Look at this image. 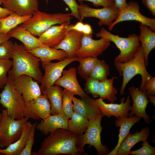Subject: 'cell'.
I'll use <instances>...</instances> for the list:
<instances>
[{
	"label": "cell",
	"mask_w": 155,
	"mask_h": 155,
	"mask_svg": "<svg viewBox=\"0 0 155 155\" xmlns=\"http://www.w3.org/2000/svg\"><path fill=\"white\" fill-rule=\"evenodd\" d=\"M42 92L49 100L51 104V114L61 113L63 90L60 86L55 85L50 87Z\"/></svg>",
	"instance_id": "83f0119b"
},
{
	"label": "cell",
	"mask_w": 155,
	"mask_h": 155,
	"mask_svg": "<svg viewBox=\"0 0 155 155\" xmlns=\"http://www.w3.org/2000/svg\"><path fill=\"white\" fill-rule=\"evenodd\" d=\"M13 65L12 60H0V88L4 87L8 79L7 73Z\"/></svg>",
	"instance_id": "d590c367"
},
{
	"label": "cell",
	"mask_w": 155,
	"mask_h": 155,
	"mask_svg": "<svg viewBox=\"0 0 155 155\" xmlns=\"http://www.w3.org/2000/svg\"><path fill=\"white\" fill-rule=\"evenodd\" d=\"M84 35L82 32L74 30H69L64 39L54 49L64 50L67 54L68 58L76 57L75 53L81 47Z\"/></svg>",
	"instance_id": "ffe728a7"
},
{
	"label": "cell",
	"mask_w": 155,
	"mask_h": 155,
	"mask_svg": "<svg viewBox=\"0 0 155 155\" xmlns=\"http://www.w3.org/2000/svg\"><path fill=\"white\" fill-rule=\"evenodd\" d=\"M69 119L62 113L50 114L40 122L37 123L36 128L44 135L50 134L59 128L67 130Z\"/></svg>",
	"instance_id": "44dd1931"
},
{
	"label": "cell",
	"mask_w": 155,
	"mask_h": 155,
	"mask_svg": "<svg viewBox=\"0 0 155 155\" xmlns=\"http://www.w3.org/2000/svg\"><path fill=\"white\" fill-rule=\"evenodd\" d=\"M78 11L82 21L86 18H95L99 20V25L109 26L117 18L120 10L115 7L94 8L82 3L79 5Z\"/></svg>",
	"instance_id": "9c48e42d"
},
{
	"label": "cell",
	"mask_w": 155,
	"mask_h": 155,
	"mask_svg": "<svg viewBox=\"0 0 155 155\" xmlns=\"http://www.w3.org/2000/svg\"><path fill=\"white\" fill-rule=\"evenodd\" d=\"M140 6L136 2L131 1L127 3L126 7L119 11L117 18L108 26L111 30L117 24L123 21H135L148 26L153 31H155V19L146 17L140 12Z\"/></svg>",
	"instance_id": "30bf717a"
},
{
	"label": "cell",
	"mask_w": 155,
	"mask_h": 155,
	"mask_svg": "<svg viewBox=\"0 0 155 155\" xmlns=\"http://www.w3.org/2000/svg\"><path fill=\"white\" fill-rule=\"evenodd\" d=\"M46 2L48 0H45ZM70 9L71 12L70 14L72 16L78 19L79 21H82L78 11V4L76 0H63Z\"/></svg>",
	"instance_id": "b9f144b4"
},
{
	"label": "cell",
	"mask_w": 155,
	"mask_h": 155,
	"mask_svg": "<svg viewBox=\"0 0 155 155\" xmlns=\"http://www.w3.org/2000/svg\"><path fill=\"white\" fill-rule=\"evenodd\" d=\"M3 7L20 16L32 15L38 9V0H5Z\"/></svg>",
	"instance_id": "7402d4cb"
},
{
	"label": "cell",
	"mask_w": 155,
	"mask_h": 155,
	"mask_svg": "<svg viewBox=\"0 0 155 155\" xmlns=\"http://www.w3.org/2000/svg\"><path fill=\"white\" fill-rule=\"evenodd\" d=\"M81 99L73 97V112L87 118L90 121L94 119L100 113V110L94 101L90 96L81 98Z\"/></svg>",
	"instance_id": "d6986e66"
},
{
	"label": "cell",
	"mask_w": 155,
	"mask_h": 155,
	"mask_svg": "<svg viewBox=\"0 0 155 155\" xmlns=\"http://www.w3.org/2000/svg\"><path fill=\"white\" fill-rule=\"evenodd\" d=\"M32 124L28 120L24 123L19 138L4 149L0 148V154L20 155L26 144Z\"/></svg>",
	"instance_id": "f1b7e54d"
},
{
	"label": "cell",
	"mask_w": 155,
	"mask_h": 155,
	"mask_svg": "<svg viewBox=\"0 0 155 155\" xmlns=\"http://www.w3.org/2000/svg\"><path fill=\"white\" fill-rule=\"evenodd\" d=\"M28 52L38 58L41 62L54 60L60 61L67 56V53L63 50L55 49L43 44Z\"/></svg>",
	"instance_id": "4316f807"
},
{
	"label": "cell",
	"mask_w": 155,
	"mask_h": 155,
	"mask_svg": "<svg viewBox=\"0 0 155 155\" xmlns=\"http://www.w3.org/2000/svg\"><path fill=\"white\" fill-rule=\"evenodd\" d=\"M128 89L133 102L131 111L129 113L128 116L132 117L135 114L136 116L143 118L146 123H150L152 121L146 112L149 101L145 92L134 86L129 87Z\"/></svg>",
	"instance_id": "2e32d148"
},
{
	"label": "cell",
	"mask_w": 155,
	"mask_h": 155,
	"mask_svg": "<svg viewBox=\"0 0 155 155\" xmlns=\"http://www.w3.org/2000/svg\"><path fill=\"white\" fill-rule=\"evenodd\" d=\"M147 97L149 99L154 97L155 94V78L152 77L146 82L144 92Z\"/></svg>",
	"instance_id": "60d3db41"
},
{
	"label": "cell",
	"mask_w": 155,
	"mask_h": 155,
	"mask_svg": "<svg viewBox=\"0 0 155 155\" xmlns=\"http://www.w3.org/2000/svg\"><path fill=\"white\" fill-rule=\"evenodd\" d=\"M32 16V15L20 16L12 13L5 17L0 18V33H8L18 25L27 20Z\"/></svg>",
	"instance_id": "f546056e"
},
{
	"label": "cell",
	"mask_w": 155,
	"mask_h": 155,
	"mask_svg": "<svg viewBox=\"0 0 155 155\" xmlns=\"http://www.w3.org/2000/svg\"><path fill=\"white\" fill-rule=\"evenodd\" d=\"M76 74V69L74 67L63 70L62 75L55 81L54 84L63 87L81 98L89 96L81 87L78 81Z\"/></svg>",
	"instance_id": "e0dca14e"
},
{
	"label": "cell",
	"mask_w": 155,
	"mask_h": 155,
	"mask_svg": "<svg viewBox=\"0 0 155 155\" xmlns=\"http://www.w3.org/2000/svg\"><path fill=\"white\" fill-rule=\"evenodd\" d=\"M1 22H0V28H1Z\"/></svg>",
	"instance_id": "f5cc1de1"
},
{
	"label": "cell",
	"mask_w": 155,
	"mask_h": 155,
	"mask_svg": "<svg viewBox=\"0 0 155 155\" xmlns=\"http://www.w3.org/2000/svg\"><path fill=\"white\" fill-rule=\"evenodd\" d=\"M125 99V97L122 98L119 104L113 103H106L100 98L94 99V101L103 116H106L110 117L115 116L118 118L121 117H128L129 112L132 110V106L130 104L129 95L128 94L126 101L124 102Z\"/></svg>",
	"instance_id": "9a60e30c"
},
{
	"label": "cell",
	"mask_w": 155,
	"mask_h": 155,
	"mask_svg": "<svg viewBox=\"0 0 155 155\" xmlns=\"http://www.w3.org/2000/svg\"><path fill=\"white\" fill-rule=\"evenodd\" d=\"M115 77L100 82L98 93L100 98L107 100L111 103L117 100L116 96L117 91L113 86Z\"/></svg>",
	"instance_id": "1f68e13d"
},
{
	"label": "cell",
	"mask_w": 155,
	"mask_h": 155,
	"mask_svg": "<svg viewBox=\"0 0 155 155\" xmlns=\"http://www.w3.org/2000/svg\"><path fill=\"white\" fill-rule=\"evenodd\" d=\"M80 3L84 1L91 2L92 4L96 7L102 6L103 7H115L114 0H78Z\"/></svg>",
	"instance_id": "7bdbcfd3"
},
{
	"label": "cell",
	"mask_w": 155,
	"mask_h": 155,
	"mask_svg": "<svg viewBox=\"0 0 155 155\" xmlns=\"http://www.w3.org/2000/svg\"><path fill=\"white\" fill-rule=\"evenodd\" d=\"M1 119L0 125V147H7L18 140L22 133L25 122L28 119L24 117L20 120L9 117L7 109H2Z\"/></svg>",
	"instance_id": "52a82bcc"
},
{
	"label": "cell",
	"mask_w": 155,
	"mask_h": 155,
	"mask_svg": "<svg viewBox=\"0 0 155 155\" xmlns=\"http://www.w3.org/2000/svg\"><path fill=\"white\" fill-rule=\"evenodd\" d=\"M92 35L84 34L81 46L75 53L79 58L85 57H97L102 54L110 46L111 42L103 38L94 40Z\"/></svg>",
	"instance_id": "7c38bea8"
},
{
	"label": "cell",
	"mask_w": 155,
	"mask_h": 155,
	"mask_svg": "<svg viewBox=\"0 0 155 155\" xmlns=\"http://www.w3.org/2000/svg\"><path fill=\"white\" fill-rule=\"evenodd\" d=\"M96 36L115 44L120 51L115 59L114 61L118 62H125L132 59L141 45L138 36L135 34H130L127 37H123L112 34L102 27Z\"/></svg>",
	"instance_id": "5b68a950"
},
{
	"label": "cell",
	"mask_w": 155,
	"mask_h": 155,
	"mask_svg": "<svg viewBox=\"0 0 155 155\" xmlns=\"http://www.w3.org/2000/svg\"></svg>",
	"instance_id": "11a10c76"
},
{
	"label": "cell",
	"mask_w": 155,
	"mask_h": 155,
	"mask_svg": "<svg viewBox=\"0 0 155 155\" xmlns=\"http://www.w3.org/2000/svg\"><path fill=\"white\" fill-rule=\"evenodd\" d=\"M2 114L1 113H0V125L1 124V119Z\"/></svg>",
	"instance_id": "816d5d0a"
},
{
	"label": "cell",
	"mask_w": 155,
	"mask_h": 155,
	"mask_svg": "<svg viewBox=\"0 0 155 155\" xmlns=\"http://www.w3.org/2000/svg\"><path fill=\"white\" fill-rule=\"evenodd\" d=\"M84 24L82 21H79L75 25L70 24L68 27V31L74 30L82 33Z\"/></svg>",
	"instance_id": "f6af8a7d"
},
{
	"label": "cell",
	"mask_w": 155,
	"mask_h": 155,
	"mask_svg": "<svg viewBox=\"0 0 155 155\" xmlns=\"http://www.w3.org/2000/svg\"><path fill=\"white\" fill-rule=\"evenodd\" d=\"M72 16L70 13H47L38 9L20 26L29 31L35 36H39L53 25L70 23Z\"/></svg>",
	"instance_id": "277c9868"
},
{
	"label": "cell",
	"mask_w": 155,
	"mask_h": 155,
	"mask_svg": "<svg viewBox=\"0 0 155 155\" xmlns=\"http://www.w3.org/2000/svg\"><path fill=\"white\" fill-rule=\"evenodd\" d=\"M82 33L85 35H92L93 30L90 25L87 23L84 24Z\"/></svg>",
	"instance_id": "7dc6e473"
},
{
	"label": "cell",
	"mask_w": 155,
	"mask_h": 155,
	"mask_svg": "<svg viewBox=\"0 0 155 155\" xmlns=\"http://www.w3.org/2000/svg\"><path fill=\"white\" fill-rule=\"evenodd\" d=\"M78 57H66L56 63L50 62H41L44 73L40 82V88L42 92L54 84L55 81L62 75L65 67L72 62L77 61Z\"/></svg>",
	"instance_id": "8fae6325"
},
{
	"label": "cell",
	"mask_w": 155,
	"mask_h": 155,
	"mask_svg": "<svg viewBox=\"0 0 155 155\" xmlns=\"http://www.w3.org/2000/svg\"><path fill=\"white\" fill-rule=\"evenodd\" d=\"M13 44L12 41L8 40L0 44V60L12 58Z\"/></svg>",
	"instance_id": "f35d334b"
},
{
	"label": "cell",
	"mask_w": 155,
	"mask_h": 155,
	"mask_svg": "<svg viewBox=\"0 0 155 155\" xmlns=\"http://www.w3.org/2000/svg\"><path fill=\"white\" fill-rule=\"evenodd\" d=\"M1 133H0V138H1Z\"/></svg>",
	"instance_id": "db71d44e"
},
{
	"label": "cell",
	"mask_w": 155,
	"mask_h": 155,
	"mask_svg": "<svg viewBox=\"0 0 155 155\" xmlns=\"http://www.w3.org/2000/svg\"><path fill=\"white\" fill-rule=\"evenodd\" d=\"M110 74L109 65L103 60H99L93 69L90 77L99 82L108 79Z\"/></svg>",
	"instance_id": "836d02e7"
},
{
	"label": "cell",
	"mask_w": 155,
	"mask_h": 155,
	"mask_svg": "<svg viewBox=\"0 0 155 155\" xmlns=\"http://www.w3.org/2000/svg\"><path fill=\"white\" fill-rule=\"evenodd\" d=\"M103 116L101 113L94 119L90 121L85 133L78 136L76 142L78 148L84 149L86 144H88L95 148L98 155H107L110 152L108 148L102 144L101 140L102 129L101 122Z\"/></svg>",
	"instance_id": "ba28073f"
},
{
	"label": "cell",
	"mask_w": 155,
	"mask_h": 155,
	"mask_svg": "<svg viewBox=\"0 0 155 155\" xmlns=\"http://www.w3.org/2000/svg\"><path fill=\"white\" fill-rule=\"evenodd\" d=\"M8 33L11 38H15L21 41L28 51H31L42 45L38 38L20 26L12 29Z\"/></svg>",
	"instance_id": "603a6c76"
},
{
	"label": "cell",
	"mask_w": 155,
	"mask_h": 155,
	"mask_svg": "<svg viewBox=\"0 0 155 155\" xmlns=\"http://www.w3.org/2000/svg\"><path fill=\"white\" fill-rule=\"evenodd\" d=\"M143 4L154 16H155V0H142Z\"/></svg>",
	"instance_id": "ee69618b"
},
{
	"label": "cell",
	"mask_w": 155,
	"mask_h": 155,
	"mask_svg": "<svg viewBox=\"0 0 155 155\" xmlns=\"http://www.w3.org/2000/svg\"><path fill=\"white\" fill-rule=\"evenodd\" d=\"M99 59L97 57H78L79 65L77 67L78 73L85 80L90 77L95 66Z\"/></svg>",
	"instance_id": "d6a6232c"
},
{
	"label": "cell",
	"mask_w": 155,
	"mask_h": 155,
	"mask_svg": "<svg viewBox=\"0 0 155 155\" xmlns=\"http://www.w3.org/2000/svg\"><path fill=\"white\" fill-rule=\"evenodd\" d=\"M11 38L8 32L0 33V44L9 40Z\"/></svg>",
	"instance_id": "681fc988"
},
{
	"label": "cell",
	"mask_w": 155,
	"mask_h": 155,
	"mask_svg": "<svg viewBox=\"0 0 155 155\" xmlns=\"http://www.w3.org/2000/svg\"><path fill=\"white\" fill-rule=\"evenodd\" d=\"M78 136L67 129H57L44 140L36 155L81 154L84 151L77 146Z\"/></svg>",
	"instance_id": "6da1fadb"
},
{
	"label": "cell",
	"mask_w": 155,
	"mask_h": 155,
	"mask_svg": "<svg viewBox=\"0 0 155 155\" xmlns=\"http://www.w3.org/2000/svg\"><path fill=\"white\" fill-rule=\"evenodd\" d=\"M84 90L87 94L92 95L94 98L99 96L98 91L100 82L89 77L86 80Z\"/></svg>",
	"instance_id": "74e56055"
},
{
	"label": "cell",
	"mask_w": 155,
	"mask_h": 155,
	"mask_svg": "<svg viewBox=\"0 0 155 155\" xmlns=\"http://www.w3.org/2000/svg\"><path fill=\"white\" fill-rule=\"evenodd\" d=\"M5 0H0V5L2 4Z\"/></svg>",
	"instance_id": "f907efd6"
},
{
	"label": "cell",
	"mask_w": 155,
	"mask_h": 155,
	"mask_svg": "<svg viewBox=\"0 0 155 155\" xmlns=\"http://www.w3.org/2000/svg\"><path fill=\"white\" fill-rule=\"evenodd\" d=\"M36 123L32 124L25 147L20 155H31L32 150L34 142V135Z\"/></svg>",
	"instance_id": "8d00e7d4"
},
{
	"label": "cell",
	"mask_w": 155,
	"mask_h": 155,
	"mask_svg": "<svg viewBox=\"0 0 155 155\" xmlns=\"http://www.w3.org/2000/svg\"><path fill=\"white\" fill-rule=\"evenodd\" d=\"M142 147L137 150L130 151L129 154L136 155H154L155 148L151 146L146 140L143 141Z\"/></svg>",
	"instance_id": "ab89813d"
},
{
	"label": "cell",
	"mask_w": 155,
	"mask_h": 155,
	"mask_svg": "<svg viewBox=\"0 0 155 155\" xmlns=\"http://www.w3.org/2000/svg\"><path fill=\"white\" fill-rule=\"evenodd\" d=\"M140 33L138 38L141 43L146 66L149 64L148 55L155 47V33L145 25L140 24L139 26Z\"/></svg>",
	"instance_id": "484cf974"
},
{
	"label": "cell",
	"mask_w": 155,
	"mask_h": 155,
	"mask_svg": "<svg viewBox=\"0 0 155 155\" xmlns=\"http://www.w3.org/2000/svg\"><path fill=\"white\" fill-rule=\"evenodd\" d=\"M13 82L15 88L21 95L24 102L33 99L42 94L38 83L29 75H20L13 80Z\"/></svg>",
	"instance_id": "5bb4252c"
},
{
	"label": "cell",
	"mask_w": 155,
	"mask_h": 155,
	"mask_svg": "<svg viewBox=\"0 0 155 155\" xmlns=\"http://www.w3.org/2000/svg\"><path fill=\"white\" fill-rule=\"evenodd\" d=\"M13 65L8 73L12 80L18 77L26 75L31 77L40 83L42 75L40 67V59L27 51L23 44L16 42L13 44Z\"/></svg>",
	"instance_id": "7a4b0ae2"
},
{
	"label": "cell",
	"mask_w": 155,
	"mask_h": 155,
	"mask_svg": "<svg viewBox=\"0 0 155 155\" xmlns=\"http://www.w3.org/2000/svg\"><path fill=\"white\" fill-rule=\"evenodd\" d=\"M70 118L68 120L67 130L78 136L86 131L90 123L87 118L74 112Z\"/></svg>",
	"instance_id": "4dcf8cb0"
},
{
	"label": "cell",
	"mask_w": 155,
	"mask_h": 155,
	"mask_svg": "<svg viewBox=\"0 0 155 155\" xmlns=\"http://www.w3.org/2000/svg\"><path fill=\"white\" fill-rule=\"evenodd\" d=\"M115 5L119 10L121 11L127 6L126 0H114Z\"/></svg>",
	"instance_id": "bcb514c9"
},
{
	"label": "cell",
	"mask_w": 155,
	"mask_h": 155,
	"mask_svg": "<svg viewBox=\"0 0 155 155\" xmlns=\"http://www.w3.org/2000/svg\"><path fill=\"white\" fill-rule=\"evenodd\" d=\"M70 24L67 23L52 26L39 37L40 41L42 44L54 48L65 38Z\"/></svg>",
	"instance_id": "ac0fdd59"
},
{
	"label": "cell",
	"mask_w": 155,
	"mask_h": 155,
	"mask_svg": "<svg viewBox=\"0 0 155 155\" xmlns=\"http://www.w3.org/2000/svg\"><path fill=\"white\" fill-rule=\"evenodd\" d=\"M141 118L135 115L128 117H121L115 121L117 127H120L118 140L117 145L107 155H117L118 150L121 144L129 133L131 127L136 123L139 122Z\"/></svg>",
	"instance_id": "d4e9b609"
},
{
	"label": "cell",
	"mask_w": 155,
	"mask_h": 155,
	"mask_svg": "<svg viewBox=\"0 0 155 155\" xmlns=\"http://www.w3.org/2000/svg\"><path fill=\"white\" fill-rule=\"evenodd\" d=\"M12 13L8 9L0 7V18L5 17Z\"/></svg>",
	"instance_id": "c3c4849f"
},
{
	"label": "cell",
	"mask_w": 155,
	"mask_h": 155,
	"mask_svg": "<svg viewBox=\"0 0 155 155\" xmlns=\"http://www.w3.org/2000/svg\"><path fill=\"white\" fill-rule=\"evenodd\" d=\"M150 133V129L147 127L142 128L140 132L136 131L133 133H129L120 145L117 155H129L132 147L139 142L146 140Z\"/></svg>",
	"instance_id": "cb8c5ba5"
},
{
	"label": "cell",
	"mask_w": 155,
	"mask_h": 155,
	"mask_svg": "<svg viewBox=\"0 0 155 155\" xmlns=\"http://www.w3.org/2000/svg\"><path fill=\"white\" fill-rule=\"evenodd\" d=\"M115 67L120 75L123 76V80L120 91V94H124L125 88L129 82L135 75L139 74L142 77V82L139 90L144 92L147 81L152 76L149 74L146 69L144 54L141 45L134 57L130 60L124 63L114 61Z\"/></svg>",
	"instance_id": "3957f363"
},
{
	"label": "cell",
	"mask_w": 155,
	"mask_h": 155,
	"mask_svg": "<svg viewBox=\"0 0 155 155\" xmlns=\"http://www.w3.org/2000/svg\"><path fill=\"white\" fill-rule=\"evenodd\" d=\"M74 96L71 92L64 89L63 90L61 113L68 119L70 118L73 113L72 101Z\"/></svg>",
	"instance_id": "e575fe53"
},
{
	"label": "cell",
	"mask_w": 155,
	"mask_h": 155,
	"mask_svg": "<svg viewBox=\"0 0 155 155\" xmlns=\"http://www.w3.org/2000/svg\"><path fill=\"white\" fill-rule=\"evenodd\" d=\"M24 117L34 120L43 119L51 114V104L46 96L41 94L31 100L25 102Z\"/></svg>",
	"instance_id": "4fadbf2b"
},
{
	"label": "cell",
	"mask_w": 155,
	"mask_h": 155,
	"mask_svg": "<svg viewBox=\"0 0 155 155\" xmlns=\"http://www.w3.org/2000/svg\"><path fill=\"white\" fill-rule=\"evenodd\" d=\"M0 104L7 109L11 118L20 120L24 117L25 102L13 85V80L8 76L7 82L0 94Z\"/></svg>",
	"instance_id": "8992f818"
}]
</instances>
